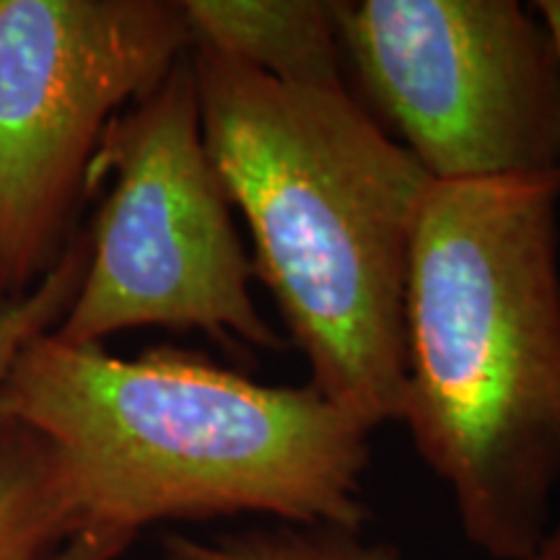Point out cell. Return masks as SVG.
<instances>
[{
  "mask_svg": "<svg viewBox=\"0 0 560 560\" xmlns=\"http://www.w3.org/2000/svg\"><path fill=\"white\" fill-rule=\"evenodd\" d=\"M560 170L431 182L405 293L400 418L462 535L529 560L560 486Z\"/></svg>",
  "mask_w": 560,
  "mask_h": 560,
  "instance_id": "6da1fadb",
  "label": "cell"
},
{
  "mask_svg": "<svg viewBox=\"0 0 560 560\" xmlns=\"http://www.w3.org/2000/svg\"><path fill=\"white\" fill-rule=\"evenodd\" d=\"M206 149L310 384L374 433L400 418L405 293L431 177L348 86H289L192 45Z\"/></svg>",
  "mask_w": 560,
  "mask_h": 560,
  "instance_id": "7a4b0ae2",
  "label": "cell"
},
{
  "mask_svg": "<svg viewBox=\"0 0 560 560\" xmlns=\"http://www.w3.org/2000/svg\"><path fill=\"white\" fill-rule=\"evenodd\" d=\"M5 420L47 441L81 532L262 514L363 529L371 431L310 382L260 384L190 353L120 359L52 332L0 392Z\"/></svg>",
  "mask_w": 560,
  "mask_h": 560,
  "instance_id": "3957f363",
  "label": "cell"
},
{
  "mask_svg": "<svg viewBox=\"0 0 560 560\" xmlns=\"http://www.w3.org/2000/svg\"><path fill=\"white\" fill-rule=\"evenodd\" d=\"M104 182L81 289L55 338L102 346L117 332L164 327L236 348H285L252 296L255 265L206 149L190 50L109 122L89 192Z\"/></svg>",
  "mask_w": 560,
  "mask_h": 560,
  "instance_id": "277c9868",
  "label": "cell"
},
{
  "mask_svg": "<svg viewBox=\"0 0 560 560\" xmlns=\"http://www.w3.org/2000/svg\"><path fill=\"white\" fill-rule=\"evenodd\" d=\"M190 47L177 0H0V296L60 260L109 122Z\"/></svg>",
  "mask_w": 560,
  "mask_h": 560,
  "instance_id": "5b68a950",
  "label": "cell"
},
{
  "mask_svg": "<svg viewBox=\"0 0 560 560\" xmlns=\"http://www.w3.org/2000/svg\"><path fill=\"white\" fill-rule=\"evenodd\" d=\"M371 107L433 182L560 170V58L520 0H338Z\"/></svg>",
  "mask_w": 560,
  "mask_h": 560,
  "instance_id": "8992f818",
  "label": "cell"
},
{
  "mask_svg": "<svg viewBox=\"0 0 560 560\" xmlns=\"http://www.w3.org/2000/svg\"><path fill=\"white\" fill-rule=\"evenodd\" d=\"M192 45L289 86H346L335 0H182Z\"/></svg>",
  "mask_w": 560,
  "mask_h": 560,
  "instance_id": "52a82bcc",
  "label": "cell"
},
{
  "mask_svg": "<svg viewBox=\"0 0 560 560\" xmlns=\"http://www.w3.org/2000/svg\"><path fill=\"white\" fill-rule=\"evenodd\" d=\"M81 535L58 459L26 425H0V560H52Z\"/></svg>",
  "mask_w": 560,
  "mask_h": 560,
  "instance_id": "ba28073f",
  "label": "cell"
},
{
  "mask_svg": "<svg viewBox=\"0 0 560 560\" xmlns=\"http://www.w3.org/2000/svg\"><path fill=\"white\" fill-rule=\"evenodd\" d=\"M161 550L166 560H402L395 545L371 542L363 529L291 522H270L210 540L172 532L161 540Z\"/></svg>",
  "mask_w": 560,
  "mask_h": 560,
  "instance_id": "9c48e42d",
  "label": "cell"
},
{
  "mask_svg": "<svg viewBox=\"0 0 560 560\" xmlns=\"http://www.w3.org/2000/svg\"><path fill=\"white\" fill-rule=\"evenodd\" d=\"M89 242L75 236L62 249L60 260L26 291L0 296V392L9 380L21 350L42 335L52 332L66 317L86 270ZM5 423L0 412V425Z\"/></svg>",
  "mask_w": 560,
  "mask_h": 560,
  "instance_id": "30bf717a",
  "label": "cell"
},
{
  "mask_svg": "<svg viewBox=\"0 0 560 560\" xmlns=\"http://www.w3.org/2000/svg\"><path fill=\"white\" fill-rule=\"evenodd\" d=\"M136 537L115 532H81L52 560H117Z\"/></svg>",
  "mask_w": 560,
  "mask_h": 560,
  "instance_id": "8fae6325",
  "label": "cell"
},
{
  "mask_svg": "<svg viewBox=\"0 0 560 560\" xmlns=\"http://www.w3.org/2000/svg\"><path fill=\"white\" fill-rule=\"evenodd\" d=\"M532 9L540 13L545 26H548L550 37H552V42H556L558 58H560V0H537V3H532Z\"/></svg>",
  "mask_w": 560,
  "mask_h": 560,
  "instance_id": "7c38bea8",
  "label": "cell"
},
{
  "mask_svg": "<svg viewBox=\"0 0 560 560\" xmlns=\"http://www.w3.org/2000/svg\"><path fill=\"white\" fill-rule=\"evenodd\" d=\"M529 560H560V520L556 524H550L548 535L542 537L540 548L535 550V556Z\"/></svg>",
  "mask_w": 560,
  "mask_h": 560,
  "instance_id": "4fadbf2b",
  "label": "cell"
}]
</instances>
